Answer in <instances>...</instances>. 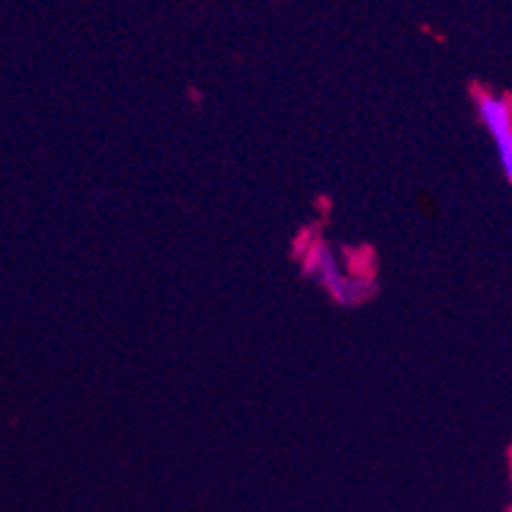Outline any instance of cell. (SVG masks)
Wrapping results in <instances>:
<instances>
[{
  "label": "cell",
  "instance_id": "1",
  "mask_svg": "<svg viewBox=\"0 0 512 512\" xmlns=\"http://www.w3.org/2000/svg\"><path fill=\"white\" fill-rule=\"evenodd\" d=\"M300 269L308 280L320 285L338 305H361L377 292L369 274H354L344 267L338 251L323 239H313L300 249Z\"/></svg>",
  "mask_w": 512,
  "mask_h": 512
},
{
  "label": "cell",
  "instance_id": "3",
  "mask_svg": "<svg viewBox=\"0 0 512 512\" xmlns=\"http://www.w3.org/2000/svg\"><path fill=\"white\" fill-rule=\"evenodd\" d=\"M510 497H512V472H510Z\"/></svg>",
  "mask_w": 512,
  "mask_h": 512
},
{
  "label": "cell",
  "instance_id": "4",
  "mask_svg": "<svg viewBox=\"0 0 512 512\" xmlns=\"http://www.w3.org/2000/svg\"><path fill=\"white\" fill-rule=\"evenodd\" d=\"M510 512H512V507H510Z\"/></svg>",
  "mask_w": 512,
  "mask_h": 512
},
{
  "label": "cell",
  "instance_id": "2",
  "mask_svg": "<svg viewBox=\"0 0 512 512\" xmlns=\"http://www.w3.org/2000/svg\"><path fill=\"white\" fill-rule=\"evenodd\" d=\"M474 113L495 146L497 164L512 187V95L489 88H474Z\"/></svg>",
  "mask_w": 512,
  "mask_h": 512
}]
</instances>
